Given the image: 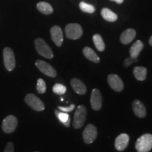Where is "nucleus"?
Returning a JSON list of instances; mask_svg holds the SVG:
<instances>
[{
    "instance_id": "f257e3e1",
    "label": "nucleus",
    "mask_w": 152,
    "mask_h": 152,
    "mask_svg": "<svg viewBox=\"0 0 152 152\" xmlns=\"http://www.w3.org/2000/svg\"><path fill=\"white\" fill-rule=\"evenodd\" d=\"M137 152H149L152 149V134L147 133L138 138L135 143Z\"/></svg>"
},
{
    "instance_id": "f03ea898",
    "label": "nucleus",
    "mask_w": 152,
    "mask_h": 152,
    "mask_svg": "<svg viewBox=\"0 0 152 152\" xmlns=\"http://www.w3.org/2000/svg\"><path fill=\"white\" fill-rule=\"evenodd\" d=\"M35 46L37 52L39 55L45 58L51 59L54 57V54L50 47L46 42L42 38H37L35 40Z\"/></svg>"
},
{
    "instance_id": "7ed1b4c3",
    "label": "nucleus",
    "mask_w": 152,
    "mask_h": 152,
    "mask_svg": "<svg viewBox=\"0 0 152 152\" xmlns=\"http://www.w3.org/2000/svg\"><path fill=\"white\" fill-rule=\"evenodd\" d=\"M87 117V110L86 107L83 105H80L77 106L74 114L73 120V127L75 129L81 128L83 126L85 122Z\"/></svg>"
},
{
    "instance_id": "20e7f679",
    "label": "nucleus",
    "mask_w": 152,
    "mask_h": 152,
    "mask_svg": "<svg viewBox=\"0 0 152 152\" xmlns=\"http://www.w3.org/2000/svg\"><path fill=\"white\" fill-rule=\"evenodd\" d=\"M25 102L30 106L31 109L37 111H42L45 110V104L40 99L32 93L28 94L25 97Z\"/></svg>"
},
{
    "instance_id": "39448f33",
    "label": "nucleus",
    "mask_w": 152,
    "mask_h": 152,
    "mask_svg": "<svg viewBox=\"0 0 152 152\" xmlns=\"http://www.w3.org/2000/svg\"><path fill=\"white\" fill-rule=\"evenodd\" d=\"M66 35L68 39H77L83 35V31L80 25L77 23H69L66 26Z\"/></svg>"
},
{
    "instance_id": "423d86ee",
    "label": "nucleus",
    "mask_w": 152,
    "mask_h": 152,
    "mask_svg": "<svg viewBox=\"0 0 152 152\" xmlns=\"http://www.w3.org/2000/svg\"><path fill=\"white\" fill-rule=\"evenodd\" d=\"M4 64L6 69L9 71H12L16 66V59L14 52L9 47H6L3 51Z\"/></svg>"
},
{
    "instance_id": "0eeeda50",
    "label": "nucleus",
    "mask_w": 152,
    "mask_h": 152,
    "mask_svg": "<svg viewBox=\"0 0 152 152\" xmlns=\"http://www.w3.org/2000/svg\"><path fill=\"white\" fill-rule=\"evenodd\" d=\"M97 137V129L94 125L88 124L83 133V137L85 143L92 144Z\"/></svg>"
},
{
    "instance_id": "6e6552de",
    "label": "nucleus",
    "mask_w": 152,
    "mask_h": 152,
    "mask_svg": "<svg viewBox=\"0 0 152 152\" xmlns=\"http://www.w3.org/2000/svg\"><path fill=\"white\" fill-rule=\"evenodd\" d=\"M18 125V119L15 115H9L3 120L2 130L5 133H11L14 132Z\"/></svg>"
},
{
    "instance_id": "1a4fd4ad",
    "label": "nucleus",
    "mask_w": 152,
    "mask_h": 152,
    "mask_svg": "<svg viewBox=\"0 0 152 152\" xmlns=\"http://www.w3.org/2000/svg\"><path fill=\"white\" fill-rule=\"evenodd\" d=\"M35 66L42 73L49 77H55L56 76V71L50 64L42 60H37L35 62Z\"/></svg>"
},
{
    "instance_id": "9d476101",
    "label": "nucleus",
    "mask_w": 152,
    "mask_h": 152,
    "mask_svg": "<svg viewBox=\"0 0 152 152\" xmlns=\"http://www.w3.org/2000/svg\"><path fill=\"white\" fill-rule=\"evenodd\" d=\"M110 87L115 92H121L124 88V84L118 75L115 74H110L107 77Z\"/></svg>"
},
{
    "instance_id": "9b49d317",
    "label": "nucleus",
    "mask_w": 152,
    "mask_h": 152,
    "mask_svg": "<svg viewBox=\"0 0 152 152\" xmlns=\"http://www.w3.org/2000/svg\"><path fill=\"white\" fill-rule=\"evenodd\" d=\"M90 104L92 109L99 111L102 106V96L100 91L97 89H94L91 94Z\"/></svg>"
},
{
    "instance_id": "f8f14e48",
    "label": "nucleus",
    "mask_w": 152,
    "mask_h": 152,
    "mask_svg": "<svg viewBox=\"0 0 152 152\" xmlns=\"http://www.w3.org/2000/svg\"><path fill=\"white\" fill-rule=\"evenodd\" d=\"M51 37L52 41L54 42L55 45L57 47H61L62 45L63 41H64V35L61 28L59 26H53L50 30Z\"/></svg>"
},
{
    "instance_id": "ddd939ff",
    "label": "nucleus",
    "mask_w": 152,
    "mask_h": 152,
    "mask_svg": "<svg viewBox=\"0 0 152 152\" xmlns=\"http://www.w3.org/2000/svg\"><path fill=\"white\" fill-rule=\"evenodd\" d=\"M130 137L128 134L122 133L117 137L115 140V147L118 151H122L128 147Z\"/></svg>"
},
{
    "instance_id": "4468645a",
    "label": "nucleus",
    "mask_w": 152,
    "mask_h": 152,
    "mask_svg": "<svg viewBox=\"0 0 152 152\" xmlns=\"http://www.w3.org/2000/svg\"><path fill=\"white\" fill-rule=\"evenodd\" d=\"M133 111L139 118H144L147 115V110L144 104L140 100L135 99L132 102Z\"/></svg>"
},
{
    "instance_id": "2eb2a0df",
    "label": "nucleus",
    "mask_w": 152,
    "mask_h": 152,
    "mask_svg": "<svg viewBox=\"0 0 152 152\" xmlns=\"http://www.w3.org/2000/svg\"><path fill=\"white\" fill-rule=\"evenodd\" d=\"M135 36V30L129 28V29L125 30V31L123 32V33L121 35V37H120V39H121V42L123 45H128L134 39Z\"/></svg>"
},
{
    "instance_id": "dca6fc26",
    "label": "nucleus",
    "mask_w": 152,
    "mask_h": 152,
    "mask_svg": "<svg viewBox=\"0 0 152 152\" xmlns=\"http://www.w3.org/2000/svg\"><path fill=\"white\" fill-rule=\"evenodd\" d=\"M71 85L72 87H73V90L77 94L83 95L87 92L86 86H85V85L80 80L77 78H73L71 81Z\"/></svg>"
},
{
    "instance_id": "f3484780",
    "label": "nucleus",
    "mask_w": 152,
    "mask_h": 152,
    "mask_svg": "<svg viewBox=\"0 0 152 152\" xmlns=\"http://www.w3.org/2000/svg\"><path fill=\"white\" fill-rule=\"evenodd\" d=\"M144 48V44L142 41L137 40L135 42L130 49V55L132 58H137L140 55V52Z\"/></svg>"
},
{
    "instance_id": "a211bd4d",
    "label": "nucleus",
    "mask_w": 152,
    "mask_h": 152,
    "mask_svg": "<svg viewBox=\"0 0 152 152\" xmlns=\"http://www.w3.org/2000/svg\"><path fill=\"white\" fill-rule=\"evenodd\" d=\"M83 54L87 59L91 61L96 63V64H98L100 61V58L98 56V55L96 54V52L92 49L90 48V47H85L83 49Z\"/></svg>"
},
{
    "instance_id": "6ab92c4d",
    "label": "nucleus",
    "mask_w": 152,
    "mask_h": 152,
    "mask_svg": "<svg viewBox=\"0 0 152 152\" xmlns=\"http://www.w3.org/2000/svg\"><path fill=\"white\" fill-rule=\"evenodd\" d=\"M133 73H134V77L137 80L144 81L147 78V69L145 67H142V66H136L133 70Z\"/></svg>"
},
{
    "instance_id": "aec40b11",
    "label": "nucleus",
    "mask_w": 152,
    "mask_h": 152,
    "mask_svg": "<svg viewBox=\"0 0 152 152\" xmlns=\"http://www.w3.org/2000/svg\"><path fill=\"white\" fill-rule=\"evenodd\" d=\"M101 14L104 20L109 22H115L118 19V16L115 13L108 8H104L101 11Z\"/></svg>"
},
{
    "instance_id": "412c9836",
    "label": "nucleus",
    "mask_w": 152,
    "mask_h": 152,
    "mask_svg": "<svg viewBox=\"0 0 152 152\" xmlns=\"http://www.w3.org/2000/svg\"><path fill=\"white\" fill-rule=\"evenodd\" d=\"M55 114H56V116L58 118V119L59 120V121L61 123H63L66 127H69L70 126V123H71V117L66 112H60L58 110H55L54 111Z\"/></svg>"
},
{
    "instance_id": "4be33fe9",
    "label": "nucleus",
    "mask_w": 152,
    "mask_h": 152,
    "mask_svg": "<svg viewBox=\"0 0 152 152\" xmlns=\"http://www.w3.org/2000/svg\"><path fill=\"white\" fill-rule=\"evenodd\" d=\"M37 9L39 11H40L42 14L45 15H49L52 14L54 9L52 7L49 3L45 1H41L37 4Z\"/></svg>"
},
{
    "instance_id": "5701e85b",
    "label": "nucleus",
    "mask_w": 152,
    "mask_h": 152,
    "mask_svg": "<svg viewBox=\"0 0 152 152\" xmlns=\"http://www.w3.org/2000/svg\"><path fill=\"white\" fill-rule=\"evenodd\" d=\"M93 42H94V44L96 47V48L97 49L98 51L99 52H103L105 49V44H104V42L102 39V36L99 34H95V35L93 36L92 37Z\"/></svg>"
},
{
    "instance_id": "b1692460",
    "label": "nucleus",
    "mask_w": 152,
    "mask_h": 152,
    "mask_svg": "<svg viewBox=\"0 0 152 152\" xmlns=\"http://www.w3.org/2000/svg\"><path fill=\"white\" fill-rule=\"evenodd\" d=\"M79 7L83 12L85 13L92 14V13H94L95 11V7L94 6L85 3L84 1H82V2L80 3Z\"/></svg>"
},
{
    "instance_id": "393cba45",
    "label": "nucleus",
    "mask_w": 152,
    "mask_h": 152,
    "mask_svg": "<svg viewBox=\"0 0 152 152\" xmlns=\"http://www.w3.org/2000/svg\"><path fill=\"white\" fill-rule=\"evenodd\" d=\"M52 90L55 94L58 95H63L65 94L66 92V87L64 85L60 84V83H56L53 87Z\"/></svg>"
},
{
    "instance_id": "a878e982",
    "label": "nucleus",
    "mask_w": 152,
    "mask_h": 152,
    "mask_svg": "<svg viewBox=\"0 0 152 152\" xmlns=\"http://www.w3.org/2000/svg\"><path fill=\"white\" fill-rule=\"evenodd\" d=\"M47 86L45 82L43 80L42 78L38 79L37 83V90L39 94H43L46 92Z\"/></svg>"
},
{
    "instance_id": "bb28decb",
    "label": "nucleus",
    "mask_w": 152,
    "mask_h": 152,
    "mask_svg": "<svg viewBox=\"0 0 152 152\" xmlns=\"http://www.w3.org/2000/svg\"><path fill=\"white\" fill-rule=\"evenodd\" d=\"M75 104H71L69 106H67V107H64V106H58V109L61 110V111L63 112H66V113H68V112H71L73 111V110L75 109Z\"/></svg>"
},
{
    "instance_id": "cd10ccee",
    "label": "nucleus",
    "mask_w": 152,
    "mask_h": 152,
    "mask_svg": "<svg viewBox=\"0 0 152 152\" xmlns=\"http://www.w3.org/2000/svg\"><path fill=\"white\" fill-rule=\"evenodd\" d=\"M137 61V59L135 58H132V57H129V58H127L124 61V64H123V66H125V67H128V66H130L131 64H132V63L134 62H136Z\"/></svg>"
},
{
    "instance_id": "c85d7f7f",
    "label": "nucleus",
    "mask_w": 152,
    "mask_h": 152,
    "mask_svg": "<svg viewBox=\"0 0 152 152\" xmlns=\"http://www.w3.org/2000/svg\"><path fill=\"white\" fill-rule=\"evenodd\" d=\"M4 152H14V143L11 142H9L6 145Z\"/></svg>"
},
{
    "instance_id": "c756f323",
    "label": "nucleus",
    "mask_w": 152,
    "mask_h": 152,
    "mask_svg": "<svg viewBox=\"0 0 152 152\" xmlns=\"http://www.w3.org/2000/svg\"><path fill=\"white\" fill-rule=\"evenodd\" d=\"M112 1H115V2H116L117 4H122L123 2V1L124 0H111Z\"/></svg>"
},
{
    "instance_id": "7c9ffc66",
    "label": "nucleus",
    "mask_w": 152,
    "mask_h": 152,
    "mask_svg": "<svg viewBox=\"0 0 152 152\" xmlns=\"http://www.w3.org/2000/svg\"><path fill=\"white\" fill-rule=\"evenodd\" d=\"M149 42V45H151V46H152V35L151 36V37H150Z\"/></svg>"
},
{
    "instance_id": "2f4dec72",
    "label": "nucleus",
    "mask_w": 152,
    "mask_h": 152,
    "mask_svg": "<svg viewBox=\"0 0 152 152\" xmlns=\"http://www.w3.org/2000/svg\"><path fill=\"white\" fill-rule=\"evenodd\" d=\"M35 152H39V151H35Z\"/></svg>"
}]
</instances>
